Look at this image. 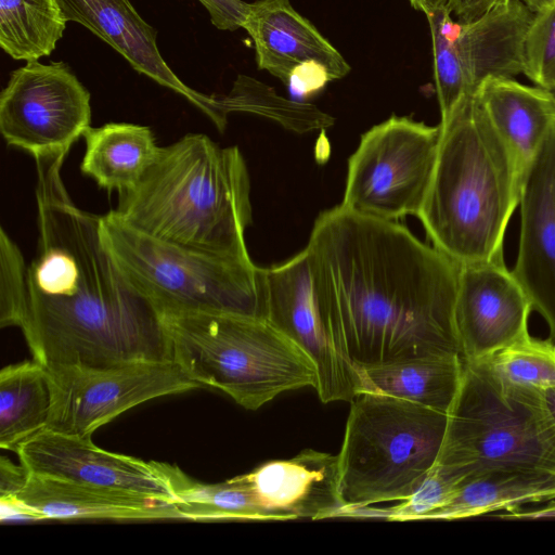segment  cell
I'll use <instances>...</instances> for the list:
<instances>
[{"mask_svg": "<svg viewBox=\"0 0 555 555\" xmlns=\"http://www.w3.org/2000/svg\"><path fill=\"white\" fill-rule=\"evenodd\" d=\"M164 318L173 362L191 379L225 392L245 409L317 385L309 354L264 319L217 313Z\"/></svg>", "mask_w": 555, "mask_h": 555, "instance_id": "cell-6", "label": "cell"}, {"mask_svg": "<svg viewBox=\"0 0 555 555\" xmlns=\"http://www.w3.org/2000/svg\"><path fill=\"white\" fill-rule=\"evenodd\" d=\"M69 152L35 158L38 242L21 330L44 367L172 362L164 315L105 245L101 216L79 208L62 179Z\"/></svg>", "mask_w": 555, "mask_h": 555, "instance_id": "cell-2", "label": "cell"}, {"mask_svg": "<svg viewBox=\"0 0 555 555\" xmlns=\"http://www.w3.org/2000/svg\"><path fill=\"white\" fill-rule=\"evenodd\" d=\"M531 302L503 258L459 266L455 321L465 361L529 335Z\"/></svg>", "mask_w": 555, "mask_h": 555, "instance_id": "cell-14", "label": "cell"}, {"mask_svg": "<svg viewBox=\"0 0 555 555\" xmlns=\"http://www.w3.org/2000/svg\"><path fill=\"white\" fill-rule=\"evenodd\" d=\"M216 98L225 117L233 112L251 113L273 119L297 133L324 129L335 121L315 105L285 99L270 86L246 75H238L230 92Z\"/></svg>", "mask_w": 555, "mask_h": 555, "instance_id": "cell-27", "label": "cell"}, {"mask_svg": "<svg viewBox=\"0 0 555 555\" xmlns=\"http://www.w3.org/2000/svg\"><path fill=\"white\" fill-rule=\"evenodd\" d=\"M67 22L57 0H0V46L18 61L49 56Z\"/></svg>", "mask_w": 555, "mask_h": 555, "instance_id": "cell-26", "label": "cell"}, {"mask_svg": "<svg viewBox=\"0 0 555 555\" xmlns=\"http://www.w3.org/2000/svg\"><path fill=\"white\" fill-rule=\"evenodd\" d=\"M520 237L512 271L555 341V121L522 184Z\"/></svg>", "mask_w": 555, "mask_h": 555, "instance_id": "cell-15", "label": "cell"}, {"mask_svg": "<svg viewBox=\"0 0 555 555\" xmlns=\"http://www.w3.org/2000/svg\"><path fill=\"white\" fill-rule=\"evenodd\" d=\"M67 21L76 22L119 53L139 74L184 96L222 132L227 118L216 95L186 86L167 65L157 47V33L130 0H57Z\"/></svg>", "mask_w": 555, "mask_h": 555, "instance_id": "cell-16", "label": "cell"}, {"mask_svg": "<svg viewBox=\"0 0 555 555\" xmlns=\"http://www.w3.org/2000/svg\"><path fill=\"white\" fill-rule=\"evenodd\" d=\"M207 10L215 27L221 30L242 28L249 3L243 0H197Z\"/></svg>", "mask_w": 555, "mask_h": 555, "instance_id": "cell-34", "label": "cell"}, {"mask_svg": "<svg viewBox=\"0 0 555 555\" xmlns=\"http://www.w3.org/2000/svg\"><path fill=\"white\" fill-rule=\"evenodd\" d=\"M21 464L33 475L116 489L179 502L193 479L179 467L103 450L91 436L65 435L42 429L16 451Z\"/></svg>", "mask_w": 555, "mask_h": 555, "instance_id": "cell-12", "label": "cell"}, {"mask_svg": "<svg viewBox=\"0 0 555 555\" xmlns=\"http://www.w3.org/2000/svg\"><path fill=\"white\" fill-rule=\"evenodd\" d=\"M440 124L392 115L360 138L348 160L340 205L388 220L418 216L434 175Z\"/></svg>", "mask_w": 555, "mask_h": 555, "instance_id": "cell-9", "label": "cell"}, {"mask_svg": "<svg viewBox=\"0 0 555 555\" xmlns=\"http://www.w3.org/2000/svg\"><path fill=\"white\" fill-rule=\"evenodd\" d=\"M545 406L555 423V387L542 390Z\"/></svg>", "mask_w": 555, "mask_h": 555, "instance_id": "cell-38", "label": "cell"}, {"mask_svg": "<svg viewBox=\"0 0 555 555\" xmlns=\"http://www.w3.org/2000/svg\"><path fill=\"white\" fill-rule=\"evenodd\" d=\"M437 464L465 481L555 469V423L542 390L508 384L485 360L465 361Z\"/></svg>", "mask_w": 555, "mask_h": 555, "instance_id": "cell-5", "label": "cell"}, {"mask_svg": "<svg viewBox=\"0 0 555 555\" xmlns=\"http://www.w3.org/2000/svg\"><path fill=\"white\" fill-rule=\"evenodd\" d=\"M51 408L47 429L79 437L135 405L202 387L172 362L109 367H46Z\"/></svg>", "mask_w": 555, "mask_h": 555, "instance_id": "cell-10", "label": "cell"}, {"mask_svg": "<svg viewBox=\"0 0 555 555\" xmlns=\"http://www.w3.org/2000/svg\"><path fill=\"white\" fill-rule=\"evenodd\" d=\"M28 300V266L16 243L0 231V325L21 327Z\"/></svg>", "mask_w": 555, "mask_h": 555, "instance_id": "cell-32", "label": "cell"}, {"mask_svg": "<svg viewBox=\"0 0 555 555\" xmlns=\"http://www.w3.org/2000/svg\"><path fill=\"white\" fill-rule=\"evenodd\" d=\"M101 234L130 282L164 315L234 314L267 320V269L172 245L101 216Z\"/></svg>", "mask_w": 555, "mask_h": 555, "instance_id": "cell-8", "label": "cell"}, {"mask_svg": "<svg viewBox=\"0 0 555 555\" xmlns=\"http://www.w3.org/2000/svg\"><path fill=\"white\" fill-rule=\"evenodd\" d=\"M524 74L555 93V3L534 13L526 40Z\"/></svg>", "mask_w": 555, "mask_h": 555, "instance_id": "cell-33", "label": "cell"}, {"mask_svg": "<svg viewBox=\"0 0 555 555\" xmlns=\"http://www.w3.org/2000/svg\"><path fill=\"white\" fill-rule=\"evenodd\" d=\"M10 499L36 513L41 520L180 519L172 502L29 473L23 487Z\"/></svg>", "mask_w": 555, "mask_h": 555, "instance_id": "cell-20", "label": "cell"}, {"mask_svg": "<svg viewBox=\"0 0 555 555\" xmlns=\"http://www.w3.org/2000/svg\"><path fill=\"white\" fill-rule=\"evenodd\" d=\"M411 7L424 14L448 7L449 0H409Z\"/></svg>", "mask_w": 555, "mask_h": 555, "instance_id": "cell-37", "label": "cell"}, {"mask_svg": "<svg viewBox=\"0 0 555 555\" xmlns=\"http://www.w3.org/2000/svg\"><path fill=\"white\" fill-rule=\"evenodd\" d=\"M28 472L21 464L12 463L5 456L0 460V500L12 498L25 483Z\"/></svg>", "mask_w": 555, "mask_h": 555, "instance_id": "cell-35", "label": "cell"}, {"mask_svg": "<svg viewBox=\"0 0 555 555\" xmlns=\"http://www.w3.org/2000/svg\"><path fill=\"white\" fill-rule=\"evenodd\" d=\"M51 408L46 367L37 360L4 366L0 372V447L16 452L44 429Z\"/></svg>", "mask_w": 555, "mask_h": 555, "instance_id": "cell-25", "label": "cell"}, {"mask_svg": "<svg viewBox=\"0 0 555 555\" xmlns=\"http://www.w3.org/2000/svg\"><path fill=\"white\" fill-rule=\"evenodd\" d=\"M533 16L522 0H500L472 21L449 18L454 51L473 92L486 78L524 74Z\"/></svg>", "mask_w": 555, "mask_h": 555, "instance_id": "cell-19", "label": "cell"}, {"mask_svg": "<svg viewBox=\"0 0 555 555\" xmlns=\"http://www.w3.org/2000/svg\"><path fill=\"white\" fill-rule=\"evenodd\" d=\"M91 127L90 93L64 62L28 61L0 93V131L34 158L63 151Z\"/></svg>", "mask_w": 555, "mask_h": 555, "instance_id": "cell-11", "label": "cell"}, {"mask_svg": "<svg viewBox=\"0 0 555 555\" xmlns=\"http://www.w3.org/2000/svg\"><path fill=\"white\" fill-rule=\"evenodd\" d=\"M354 370L357 395L389 396L448 413L462 382L464 360L449 353Z\"/></svg>", "mask_w": 555, "mask_h": 555, "instance_id": "cell-22", "label": "cell"}, {"mask_svg": "<svg viewBox=\"0 0 555 555\" xmlns=\"http://www.w3.org/2000/svg\"><path fill=\"white\" fill-rule=\"evenodd\" d=\"M555 500V469L500 472L463 483L451 501L428 519H460Z\"/></svg>", "mask_w": 555, "mask_h": 555, "instance_id": "cell-24", "label": "cell"}, {"mask_svg": "<svg viewBox=\"0 0 555 555\" xmlns=\"http://www.w3.org/2000/svg\"><path fill=\"white\" fill-rule=\"evenodd\" d=\"M431 182L418 214L433 246L459 266L503 258L525 172L475 92L440 120Z\"/></svg>", "mask_w": 555, "mask_h": 555, "instance_id": "cell-4", "label": "cell"}, {"mask_svg": "<svg viewBox=\"0 0 555 555\" xmlns=\"http://www.w3.org/2000/svg\"><path fill=\"white\" fill-rule=\"evenodd\" d=\"M176 507L180 519L194 521L273 520L242 476L214 485L193 480Z\"/></svg>", "mask_w": 555, "mask_h": 555, "instance_id": "cell-28", "label": "cell"}, {"mask_svg": "<svg viewBox=\"0 0 555 555\" xmlns=\"http://www.w3.org/2000/svg\"><path fill=\"white\" fill-rule=\"evenodd\" d=\"M306 249L323 321L354 366L457 353L459 264L396 220L338 205Z\"/></svg>", "mask_w": 555, "mask_h": 555, "instance_id": "cell-1", "label": "cell"}, {"mask_svg": "<svg viewBox=\"0 0 555 555\" xmlns=\"http://www.w3.org/2000/svg\"><path fill=\"white\" fill-rule=\"evenodd\" d=\"M447 422L448 413L406 400L356 395L337 454L341 516L412 495L438 460Z\"/></svg>", "mask_w": 555, "mask_h": 555, "instance_id": "cell-7", "label": "cell"}, {"mask_svg": "<svg viewBox=\"0 0 555 555\" xmlns=\"http://www.w3.org/2000/svg\"><path fill=\"white\" fill-rule=\"evenodd\" d=\"M82 137L86 151L80 170L107 191L134 186L159 151L152 130L131 122L90 127Z\"/></svg>", "mask_w": 555, "mask_h": 555, "instance_id": "cell-23", "label": "cell"}, {"mask_svg": "<svg viewBox=\"0 0 555 555\" xmlns=\"http://www.w3.org/2000/svg\"><path fill=\"white\" fill-rule=\"evenodd\" d=\"M500 0H449L448 9L457 21L467 22L478 17Z\"/></svg>", "mask_w": 555, "mask_h": 555, "instance_id": "cell-36", "label": "cell"}, {"mask_svg": "<svg viewBox=\"0 0 555 555\" xmlns=\"http://www.w3.org/2000/svg\"><path fill=\"white\" fill-rule=\"evenodd\" d=\"M242 28L254 42L258 68L285 86L297 67L310 62L324 65L333 80L344 78L351 69L339 51L289 0L249 3Z\"/></svg>", "mask_w": 555, "mask_h": 555, "instance_id": "cell-18", "label": "cell"}, {"mask_svg": "<svg viewBox=\"0 0 555 555\" xmlns=\"http://www.w3.org/2000/svg\"><path fill=\"white\" fill-rule=\"evenodd\" d=\"M273 520L341 516L338 455L312 449L242 475Z\"/></svg>", "mask_w": 555, "mask_h": 555, "instance_id": "cell-17", "label": "cell"}, {"mask_svg": "<svg viewBox=\"0 0 555 555\" xmlns=\"http://www.w3.org/2000/svg\"><path fill=\"white\" fill-rule=\"evenodd\" d=\"M433 41L434 78L441 117L466 94L474 93L455 54L448 29V7L425 14Z\"/></svg>", "mask_w": 555, "mask_h": 555, "instance_id": "cell-30", "label": "cell"}, {"mask_svg": "<svg viewBox=\"0 0 555 555\" xmlns=\"http://www.w3.org/2000/svg\"><path fill=\"white\" fill-rule=\"evenodd\" d=\"M464 482L463 478L436 463L414 493L401 503L378 509L359 507L352 515L400 521L428 519L430 514L451 501Z\"/></svg>", "mask_w": 555, "mask_h": 555, "instance_id": "cell-31", "label": "cell"}, {"mask_svg": "<svg viewBox=\"0 0 555 555\" xmlns=\"http://www.w3.org/2000/svg\"><path fill=\"white\" fill-rule=\"evenodd\" d=\"M502 380L545 390L555 387V343L527 335L482 359Z\"/></svg>", "mask_w": 555, "mask_h": 555, "instance_id": "cell-29", "label": "cell"}, {"mask_svg": "<svg viewBox=\"0 0 555 555\" xmlns=\"http://www.w3.org/2000/svg\"><path fill=\"white\" fill-rule=\"evenodd\" d=\"M534 13L555 3V0H522Z\"/></svg>", "mask_w": 555, "mask_h": 555, "instance_id": "cell-39", "label": "cell"}, {"mask_svg": "<svg viewBox=\"0 0 555 555\" xmlns=\"http://www.w3.org/2000/svg\"><path fill=\"white\" fill-rule=\"evenodd\" d=\"M267 321L312 359L317 367L314 389L323 403L351 401L357 395L354 365L323 321L306 248L267 268Z\"/></svg>", "mask_w": 555, "mask_h": 555, "instance_id": "cell-13", "label": "cell"}, {"mask_svg": "<svg viewBox=\"0 0 555 555\" xmlns=\"http://www.w3.org/2000/svg\"><path fill=\"white\" fill-rule=\"evenodd\" d=\"M475 94L527 175L555 121V93L514 78L489 77L480 82Z\"/></svg>", "mask_w": 555, "mask_h": 555, "instance_id": "cell-21", "label": "cell"}, {"mask_svg": "<svg viewBox=\"0 0 555 555\" xmlns=\"http://www.w3.org/2000/svg\"><path fill=\"white\" fill-rule=\"evenodd\" d=\"M250 182L237 146L188 133L159 151L137 184L118 192L113 214L159 241L234 260H251Z\"/></svg>", "mask_w": 555, "mask_h": 555, "instance_id": "cell-3", "label": "cell"}]
</instances>
